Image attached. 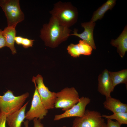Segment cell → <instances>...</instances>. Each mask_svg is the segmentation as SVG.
Segmentation results:
<instances>
[{
	"label": "cell",
	"instance_id": "22",
	"mask_svg": "<svg viewBox=\"0 0 127 127\" xmlns=\"http://www.w3.org/2000/svg\"><path fill=\"white\" fill-rule=\"evenodd\" d=\"M6 118L5 114L0 111V127H6Z\"/></svg>",
	"mask_w": 127,
	"mask_h": 127
},
{
	"label": "cell",
	"instance_id": "19",
	"mask_svg": "<svg viewBox=\"0 0 127 127\" xmlns=\"http://www.w3.org/2000/svg\"><path fill=\"white\" fill-rule=\"evenodd\" d=\"M103 117L111 120L115 119L121 125L127 124V112L114 113L111 115H102Z\"/></svg>",
	"mask_w": 127,
	"mask_h": 127
},
{
	"label": "cell",
	"instance_id": "8",
	"mask_svg": "<svg viewBox=\"0 0 127 127\" xmlns=\"http://www.w3.org/2000/svg\"><path fill=\"white\" fill-rule=\"evenodd\" d=\"M35 79L39 94L44 106L48 110L54 108L56 93L50 91L45 86L43 82V78L41 75H37L35 77Z\"/></svg>",
	"mask_w": 127,
	"mask_h": 127
},
{
	"label": "cell",
	"instance_id": "1",
	"mask_svg": "<svg viewBox=\"0 0 127 127\" xmlns=\"http://www.w3.org/2000/svg\"><path fill=\"white\" fill-rule=\"evenodd\" d=\"M71 31L69 28L52 16L48 23L43 25L40 37L46 46L54 48L67 40Z\"/></svg>",
	"mask_w": 127,
	"mask_h": 127
},
{
	"label": "cell",
	"instance_id": "3",
	"mask_svg": "<svg viewBox=\"0 0 127 127\" xmlns=\"http://www.w3.org/2000/svg\"><path fill=\"white\" fill-rule=\"evenodd\" d=\"M29 95L27 92L16 96L11 91L8 90L3 95H0V111L7 117L20 109Z\"/></svg>",
	"mask_w": 127,
	"mask_h": 127
},
{
	"label": "cell",
	"instance_id": "15",
	"mask_svg": "<svg viewBox=\"0 0 127 127\" xmlns=\"http://www.w3.org/2000/svg\"><path fill=\"white\" fill-rule=\"evenodd\" d=\"M103 104L105 108L112 111L113 113L127 112V104L111 96L106 98Z\"/></svg>",
	"mask_w": 127,
	"mask_h": 127
},
{
	"label": "cell",
	"instance_id": "20",
	"mask_svg": "<svg viewBox=\"0 0 127 127\" xmlns=\"http://www.w3.org/2000/svg\"><path fill=\"white\" fill-rule=\"evenodd\" d=\"M34 40L23 37L21 45L25 48L32 47L33 44Z\"/></svg>",
	"mask_w": 127,
	"mask_h": 127
},
{
	"label": "cell",
	"instance_id": "10",
	"mask_svg": "<svg viewBox=\"0 0 127 127\" xmlns=\"http://www.w3.org/2000/svg\"><path fill=\"white\" fill-rule=\"evenodd\" d=\"M98 80V91L105 96L106 98L111 97V93L113 91L114 87L109 75V71L105 69L99 75Z\"/></svg>",
	"mask_w": 127,
	"mask_h": 127
},
{
	"label": "cell",
	"instance_id": "27",
	"mask_svg": "<svg viewBox=\"0 0 127 127\" xmlns=\"http://www.w3.org/2000/svg\"><path fill=\"white\" fill-rule=\"evenodd\" d=\"M99 127H106V124L104 123Z\"/></svg>",
	"mask_w": 127,
	"mask_h": 127
},
{
	"label": "cell",
	"instance_id": "11",
	"mask_svg": "<svg viewBox=\"0 0 127 127\" xmlns=\"http://www.w3.org/2000/svg\"><path fill=\"white\" fill-rule=\"evenodd\" d=\"M95 24V22L90 21L82 23L81 26L84 29L83 32L79 34L77 33V30L75 29L73 31V34H70V36H74L81 39L90 45L93 49H95L96 47L93 36V31Z\"/></svg>",
	"mask_w": 127,
	"mask_h": 127
},
{
	"label": "cell",
	"instance_id": "18",
	"mask_svg": "<svg viewBox=\"0 0 127 127\" xmlns=\"http://www.w3.org/2000/svg\"><path fill=\"white\" fill-rule=\"evenodd\" d=\"M109 75L114 87L120 83L127 84V69L117 72L109 71Z\"/></svg>",
	"mask_w": 127,
	"mask_h": 127
},
{
	"label": "cell",
	"instance_id": "26",
	"mask_svg": "<svg viewBox=\"0 0 127 127\" xmlns=\"http://www.w3.org/2000/svg\"><path fill=\"white\" fill-rule=\"evenodd\" d=\"M25 127H29V121L27 120L23 122Z\"/></svg>",
	"mask_w": 127,
	"mask_h": 127
},
{
	"label": "cell",
	"instance_id": "5",
	"mask_svg": "<svg viewBox=\"0 0 127 127\" xmlns=\"http://www.w3.org/2000/svg\"><path fill=\"white\" fill-rule=\"evenodd\" d=\"M80 98L78 92L74 87L65 88L56 93L54 108H62V111H65L78 103Z\"/></svg>",
	"mask_w": 127,
	"mask_h": 127
},
{
	"label": "cell",
	"instance_id": "23",
	"mask_svg": "<svg viewBox=\"0 0 127 127\" xmlns=\"http://www.w3.org/2000/svg\"><path fill=\"white\" fill-rule=\"evenodd\" d=\"M4 47H6V42L2 35V30L0 29V49Z\"/></svg>",
	"mask_w": 127,
	"mask_h": 127
},
{
	"label": "cell",
	"instance_id": "28",
	"mask_svg": "<svg viewBox=\"0 0 127 127\" xmlns=\"http://www.w3.org/2000/svg\"><path fill=\"white\" fill-rule=\"evenodd\" d=\"M63 127H67L65 126H63Z\"/></svg>",
	"mask_w": 127,
	"mask_h": 127
},
{
	"label": "cell",
	"instance_id": "13",
	"mask_svg": "<svg viewBox=\"0 0 127 127\" xmlns=\"http://www.w3.org/2000/svg\"><path fill=\"white\" fill-rule=\"evenodd\" d=\"M28 102V101L20 109L7 117L9 127H21L25 119V111Z\"/></svg>",
	"mask_w": 127,
	"mask_h": 127
},
{
	"label": "cell",
	"instance_id": "6",
	"mask_svg": "<svg viewBox=\"0 0 127 127\" xmlns=\"http://www.w3.org/2000/svg\"><path fill=\"white\" fill-rule=\"evenodd\" d=\"M32 81L34 84L35 89L30 108L25 114V119L29 121L33 120L35 118L41 120L46 115L48 110L45 108L41 101L34 76Z\"/></svg>",
	"mask_w": 127,
	"mask_h": 127
},
{
	"label": "cell",
	"instance_id": "24",
	"mask_svg": "<svg viewBox=\"0 0 127 127\" xmlns=\"http://www.w3.org/2000/svg\"><path fill=\"white\" fill-rule=\"evenodd\" d=\"M33 127H45L41 122V120L35 118L33 119Z\"/></svg>",
	"mask_w": 127,
	"mask_h": 127
},
{
	"label": "cell",
	"instance_id": "12",
	"mask_svg": "<svg viewBox=\"0 0 127 127\" xmlns=\"http://www.w3.org/2000/svg\"><path fill=\"white\" fill-rule=\"evenodd\" d=\"M68 53L74 58L79 57L81 55L89 56L92 53L93 48L86 42L80 40L76 44H71L67 48Z\"/></svg>",
	"mask_w": 127,
	"mask_h": 127
},
{
	"label": "cell",
	"instance_id": "14",
	"mask_svg": "<svg viewBox=\"0 0 127 127\" xmlns=\"http://www.w3.org/2000/svg\"><path fill=\"white\" fill-rule=\"evenodd\" d=\"M111 44L117 48V51L121 58L127 51V26L126 25L119 36L116 39L111 40Z\"/></svg>",
	"mask_w": 127,
	"mask_h": 127
},
{
	"label": "cell",
	"instance_id": "17",
	"mask_svg": "<svg viewBox=\"0 0 127 127\" xmlns=\"http://www.w3.org/2000/svg\"><path fill=\"white\" fill-rule=\"evenodd\" d=\"M116 2L115 0H107L94 12L90 21L95 22L98 20L101 19L107 11L112 9L116 4Z\"/></svg>",
	"mask_w": 127,
	"mask_h": 127
},
{
	"label": "cell",
	"instance_id": "21",
	"mask_svg": "<svg viewBox=\"0 0 127 127\" xmlns=\"http://www.w3.org/2000/svg\"><path fill=\"white\" fill-rule=\"evenodd\" d=\"M107 123L106 127H121V125L117 121H114L109 119H107Z\"/></svg>",
	"mask_w": 127,
	"mask_h": 127
},
{
	"label": "cell",
	"instance_id": "2",
	"mask_svg": "<svg viewBox=\"0 0 127 127\" xmlns=\"http://www.w3.org/2000/svg\"><path fill=\"white\" fill-rule=\"evenodd\" d=\"M50 13L69 28L75 24L77 20V9L70 2L59 1L56 3Z\"/></svg>",
	"mask_w": 127,
	"mask_h": 127
},
{
	"label": "cell",
	"instance_id": "25",
	"mask_svg": "<svg viewBox=\"0 0 127 127\" xmlns=\"http://www.w3.org/2000/svg\"><path fill=\"white\" fill-rule=\"evenodd\" d=\"M23 37L20 36H16L15 40L16 43L18 45H21Z\"/></svg>",
	"mask_w": 127,
	"mask_h": 127
},
{
	"label": "cell",
	"instance_id": "16",
	"mask_svg": "<svg viewBox=\"0 0 127 127\" xmlns=\"http://www.w3.org/2000/svg\"><path fill=\"white\" fill-rule=\"evenodd\" d=\"M16 32L15 28L8 26L5 27L2 31V35L6 42V47L10 49L13 54L16 53L14 46Z\"/></svg>",
	"mask_w": 127,
	"mask_h": 127
},
{
	"label": "cell",
	"instance_id": "7",
	"mask_svg": "<svg viewBox=\"0 0 127 127\" xmlns=\"http://www.w3.org/2000/svg\"><path fill=\"white\" fill-rule=\"evenodd\" d=\"M101 113L95 111L86 110L83 116L76 117L73 122V127H99L104 123Z\"/></svg>",
	"mask_w": 127,
	"mask_h": 127
},
{
	"label": "cell",
	"instance_id": "4",
	"mask_svg": "<svg viewBox=\"0 0 127 127\" xmlns=\"http://www.w3.org/2000/svg\"><path fill=\"white\" fill-rule=\"evenodd\" d=\"M0 6L6 17L8 26L15 28L18 23L24 20V15L19 0H0Z\"/></svg>",
	"mask_w": 127,
	"mask_h": 127
},
{
	"label": "cell",
	"instance_id": "9",
	"mask_svg": "<svg viewBox=\"0 0 127 127\" xmlns=\"http://www.w3.org/2000/svg\"><path fill=\"white\" fill-rule=\"evenodd\" d=\"M90 102L91 99L88 97L82 96L80 98L78 102L71 108L61 114L55 115L54 120L57 121L63 118L72 117H83L86 107Z\"/></svg>",
	"mask_w": 127,
	"mask_h": 127
}]
</instances>
